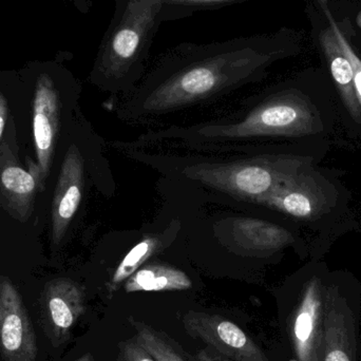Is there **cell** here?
<instances>
[{"instance_id": "obj_26", "label": "cell", "mask_w": 361, "mask_h": 361, "mask_svg": "<svg viewBox=\"0 0 361 361\" xmlns=\"http://www.w3.org/2000/svg\"><path fill=\"white\" fill-rule=\"evenodd\" d=\"M357 25H358V27H360L361 29V11L360 12V14H358V16H357Z\"/></svg>"}, {"instance_id": "obj_10", "label": "cell", "mask_w": 361, "mask_h": 361, "mask_svg": "<svg viewBox=\"0 0 361 361\" xmlns=\"http://www.w3.org/2000/svg\"><path fill=\"white\" fill-rule=\"evenodd\" d=\"M42 188L31 171L19 165L6 143L0 145V204L17 220L27 222L34 210L37 189Z\"/></svg>"}, {"instance_id": "obj_1", "label": "cell", "mask_w": 361, "mask_h": 361, "mask_svg": "<svg viewBox=\"0 0 361 361\" xmlns=\"http://www.w3.org/2000/svg\"><path fill=\"white\" fill-rule=\"evenodd\" d=\"M275 57L258 37L182 44L125 94L118 114L144 122L214 99L258 80Z\"/></svg>"}, {"instance_id": "obj_5", "label": "cell", "mask_w": 361, "mask_h": 361, "mask_svg": "<svg viewBox=\"0 0 361 361\" xmlns=\"http://www.w3.org/2000/svg\"><path fill=\"white\" fill-rule=\"evenodd\" d=\"M34 76L33 135L38 169L44 183L61 128V93L53 66L39 65Z\"/></svg>"}, {"instance_id": "obj_19", "label": "cell", "mask_w": 361, "mask_h": 361, "mask_svg": "<svg viewBox=\"0 0 361 361\" xmlns=\"http://www.w3.org/2000/svg\"><path fill=\"white\" fill-rule=\"evenodd\" d=\"M295 336L299 343H303L309 341L313 331V318L307 310L301 312L295 322Z\"/></svg>"}, {"instance_id": "obj_15", "label": "cell", "mask_w": 361, "mask_h": 361, "mask_svg": "<svg viewBox=\"0 0 361 361\" xmlns=\"http://www.w3.org/2000/svg\"><path fill=\"white\" fill-rule=\"evenodd\" d=\"M135 331V341L157 361H187L177 347L165 333L156 330L141 320L129 317Z\"/></svg>"}, {"instance_id": "obj_13", "label": "cell", "mask_w": 361, "mask_h": 361, "mask_svg": "<svg viewBox=\"0 0 361 361\" xmlns=\"http://www.w3.org/2000/svg\"><path fill=\"white\" fill-rule=\"evenodd\" d=\"M233 241L246 250H275L293 241L292 235L278 225L254 219H239L233 225Z\"/></svg>"}, {"instance_id": "obj_11", "label": "cell", "mask_w": 361, "mask_h": 361, "mask_svg": "<svg viewBox=\"0 0 361 361\" xmlns=\"http://www.w3.org/2000/svg\"><path fill=\"white\" fill-rule=\"evenodd\" d=\"M44 307L55 336L66 339L84 313V292L72 280H53L44 290Z\"/></svg>"}, {"instance_id": "obj_18", "label": "cell", "mask_w": 361, "mask_h": 361, "mask_svg": "<svg viewBox=\"0 0 361 361\" xmlns=\"http://www.w3.org/2000/svg\"><path fill=\"white\" fill-rule=\"evenodd\" d=\"M118 361H157L135 339L123 341L118 345Z\"/></svg>"}, {"instance_id": "obj_23", "label": "cell", "mask_w": 361, "mask_h": 361, "mask_svg": "<svg viewBox=\"0 0 361 361\" xmlns=\"http://www.w3.org/2000/svg\"><path fill=\"white\" fill-rule=\"evenodd\" d=\"M197 361H216L214 360L212 354L210 353L209 351H206V350H202L197 353Z\"/></svg>"}, {"instance_id": "obj_3", "label": "cell", "mask_w": 361, "mask_h": 361, "mask_svg": "<svg viewBox=\"0 0 361 361\" xmlns=\"http://www.w3.org/2000/svg\"><path fill=\"white\" fill-rule=\"evenodd\" d=\"M165 0H121L99 47L91 80L103 90L135 89L142 78Z\"/></svg>"}, {"instance_id": "obj_22", "label": "cell", "mask_w": 361, "mask_h": 361, "mask_svg": "<svg viewBox=\"0 0 361 361\" xmlns=\"http://www.w3.org/2000/svg\"><path fill=\"white\" fill-rule=\"evenodd\" d=\"M326 361H350L347 354L343 351H334L329 354Z\"/></svg>"}, {"instance_id": "obj_20", "label": "cell", "mask_w": 361, "mask_h": 361, "mask_svg": "<svg viewBox=\"0 0 361 361\" xmlns=\"http://www.w3.org/2000/svg\"><path fill=\"white\" fill-rule=\"evenodd\" d=\"M6 116H8V101L4 93L0 91V139L6 126Z\"/></svg>"}, {"instance_id": "obj_16", "label": "cell", "mask_w": 361, "mask_h": 361, "mask_svg": "<svg viewBox=\"0 0 361 361\" xmlns=\"http://www.w3.org/2000/svg\"><path fill=\"white\" fill-rule=\"evenodd\" d=\"M157 242L154 238H147L143 240L141 243L135 245L127 256L123 259L122 262L118 265V269L112 276L111 281L109 283V293L116 292L118 286L122 282L126 281L130 276H133L137 269L143 267L147 259L154 254L156 250Z\"/></svg>"}, {"instance_id": "obj_25", "label": "cell", "mask_w": 361, "mask_h": 361, "mask_svg": "<svg viewBox=\"0 0 361 361\" xmlns=\"http://www.w3.org/2000/svg\"><path fill=\"white\" fill-rule=\"evenodd\" d=\"M212 356H214V360L216 361H233L231 360H226V358L220 357V356L216 355V354H212Z\"/></svg>"}, {"instance_id": "obj_6", "label": "cell", "mask_w": 361, "mask_h": 361, "mask_svg": "<svg viewBox=\"0 0 361 361\" xmlns=\"http://www.w3.org/2000/svg\"><path fill=\"white\" fill-rule=\"evenodd\" d=\"M185 330L216 355L233 361H267L258 345L237 324L218 315L190 311L182 318Z\"/></svg>"}, {"instance_id": "obj_14", "label": "cell", "mask_w": 361, "mask_h": 361, "mask_svg": "<svg viewBox=\"0 0 361 361\" xmlns=\"http://www.w3.org/2000/svg\"><path fill=\"white\" fill-rule=\"evenodd\" d=\"M192 283L184 271L169 265H143L125 281L126 293L184 290Z\"/></svg>"}, {"instance_id": "obj_9", "label": "cell", "mask_w": 361, "mask_h": 361, "mask_svg": "<svg viewBox=\"0 0 361 361\" xmlns=\"http://www.w3.org/2000/svg\"><path fill=\"white\" fill-rule=\"evenodd\" d=\"M261 205L295 218L314 219L329 207V195L316 178L299 171L278 185Z\"/></svg>"}, {"instance_id": "obj_8", "label": "cell", "mask_w": 361, "mask_h": 361, "mask_svg": "<svg viewBox=\"0 0 361 361\" xmlns=\"http://www.w3.org/2000/svg\"><path fill=\"white\" fill-rule=\"evenodd\" d=\"M85 187V160L80 148L72 144L66 152L61 173L55 186L52 202L51 227L52 243L63 241L80 207Z\"/></svg>"}, {"instance_id": "obj_12", "label": "cell", "mask_w": 361, "mask_h": 361, "mask_svg": "<svg viewBox=\"0 0 361 361\" xmlns=\"http://www.w3.org/2000/svg\"><path fill=\"white\" fill-rule=\"evenodd\" d=\"M320 44L345 108L356 122L361 123V107L354 87L353 68L331 25L320 34Z\"/></svg>"}, {"instance_id": "obj_7", "label": "cell", "mask_w": 361, "mask_h": 361, "mask_svg": "<svg viewBox=\"0 0 361 361\" xmlns=\"http://www.w3.org/2000/svg\"><path fill=\"white\" fill-rule=\"evenodd\" d=\"M0 355L6 361H36L35 333L20 295L0 277Z\"/></svg>"}, {"instance_id": "obj_2", "label": "cell", "mask_w": 361, "mask_h": 361, "mask_svg": "<svg viewBox=\"0 0 361 361\" xmlns=\"http://www.w3.org/2000/svg\"><path fill=\"white\" fill-rule=\"evenodd\" d=\"M312 104L297 91H283L221 120L169 130L195 148L248 149L255 141L300 137L319 131Z\"/></svg>"}, {"instance_id": "obj_4", "label": "cell", "mask_w": 361, "mask_h": 361, "mask_svg": "<svg viewBox=\"0 0 361 361\" xmlns=\"http://www.w3.org/2000/svg\"><path fill=\"white\" fill-rule=\"evenodd\" d=\"M302 166V159L295 157H262L235 162H193L185 164L180 173L229 197L262 204L278 185L299 173Z\"/></svg>"}, {"instance_id": "obj_21", "label": "cell", "mask_w": 361, "mask_h": 361, "mask_svg": "<svg viewBox=\"0 0 361 361\" xmlns=\"http://www.w3.org/2000/svg\"><path fill=\"white\" fill-rule=\"evenodd\" d=\"M233 1V0H165V4H223V2Z\"/></svg>"}, {"instance_id": "obj_24", "label": "cell", "mask_w": 361, "mask_h": 361, "mask_svg": "<svg viewBox=\"0 0 361 361\" xmlns=\"http://www.w3.org/2000/svg\"><path fill=\"white\" fill-rule=\"evenodd\" d=\"M76 361H94L93 360L92 355L91 354H86V355L82 356L80 360Z\"/></svg>"}, {"instance_id": "obj_17", "label": "cell", "mask_w": 361, "mask_h": 361, "mask_svg": "<svg viewBox=\"0 0 361 361\" xmlns=\"http://www.w3.org/2000/svg\"><path fill=\"white\" fill-rule=\"evenodd\" d=\"M317 1L320 4V8H322L324 14H326V18L330 21V25L334 30L335 34H336L339 44H341L343 53L349 59L352 68H353L354 87H355L356 97H357L358 103H360L361 107V59L357 56L353 48H352L349 40L347 39L345 34L341 31L339 25H337L336 21L333 18L332 13H331L330 8H329V0H317Z\"/></svg>"}]
</instances>
